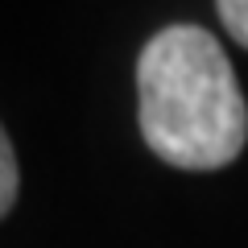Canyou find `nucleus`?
I'll use <instances>...</instances> for the list:
<instances>
[{
    "instance_id": "2",
    "label": "nucleus",
    "mask_w": 248,
    "mask_h": 248,
    "mask_svg": "<svg viewBox=\"0 0 248 248\" xmlns=\"http://www.w3.org/2000/svg\"><path fill=\"white\" fill-rule=\"evenodd\" d=\"M17 190H21V170H17V149H13L4 124H0V219L13 211L17 203Z\"/></svg>"
},
{
    "instance_id": "1",
    "label": "nucleus",
    "mask_w": 248,
    "mask_h": 248,
    "mask_svg": "<svg viewBox=\"0 0 248 248\" xmlns=\"http://www.w3.org/2000/svg\"><path fill=\"white\" fill-rule=\"evenodd\" d=\"M137 120L161 161L219 170L248 141V104L228 54L203 25H166L137 58Z\"/></svg>"
},
{
    "instance_id": "3",
    "label": "nucleus",
    "mask_w": 248,
    "mask_h": 248,
    "mask_svg": "<svg viewBox=\"0 0 248 248\" xmlns=\"http://www.w3.org/2000/svg\"><path fill=\"white\" fill-rule=\"evenodd\" d=\"M219 4V21L232 37L248 50V0H215Z\"/></svg>"
}]
</instances>
